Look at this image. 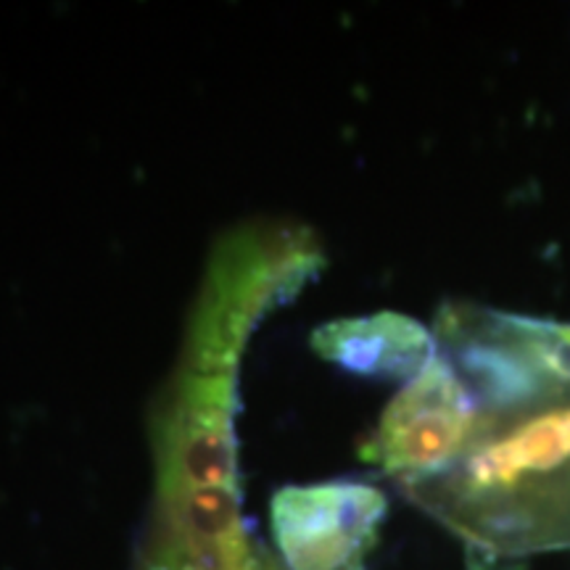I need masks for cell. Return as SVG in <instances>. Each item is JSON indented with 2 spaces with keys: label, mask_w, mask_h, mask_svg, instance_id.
<instances>
[{
  "label": "cell",
  "mask_w": 570,
  "mask_h": 570,
  "mask_svg": "<svg viewBox=\"0 0 570 570\" xmlns=\"http://www.w3.org/2000/svg\"><path fill=\"white\" fill-rule=\"evenodd\" d=\"M481 428V412L452 365L436 352L423 373L391 399L362 458L404 489L452 468Z\"/></svg>",
  "instance_id": "cell-1"
},
{
  "label": "cell",
  "mask_w": 570,
  "mask_h": 570,
  "mask_svg": "<svg viewBox=\"0 0 570 570\" xmlns=\"http://www.w3.org/2000/svg\"><path fill=\"white\" fill-rule=\"evenodd\" d=\"M433 338L439 354L473 396L481 417L502 420L560 394L562 386L525 344L515 315L444 304Z\"/></svg>",
  "instance_id": "cell-2"
},
{
  "label": "cell",
  "mask_w": 570,
  "mask_h": 570,
  "mask_svg": "<svg viewBox=\"0 0 570 570\" xmlns=\"http://www.w3.org/2000/svg\"><path fill=\"white\" fill-rule=\"evenodd\" d=\"M386 497L362 481L285 487L273 497V537L285 570H367Z\"/></svg>",
  "instance_id": "cell-3"
},
{
  "label": "cell",
  "mask_w": 570,
  "mask_h": 570,
  "mask_svg": "<svg viewBox=\"0 0 570 570\" xmlns=\"http://www.w3.org/2000/svg\"><path fill=\"white\" fill-rule=\"evenodd\" d=\"M309 344L346 373L391 383H410L439 352L433 333L399 312L333 320L312 333Z\"/></svg>",
  "instance_id": "cell-4"
},
{
  "label": "cell",
  "mask_w": 570,
  "mask_h": 570,
  "mask_svg": "<svg viewBox=\"0 0 570 570\" xmlns=\"http://www.w3.org/2000/svg\"><path fill=\"white\" fill-rule=\"evenodd\" d=\"M468 568L470 570H523L515 560L491 558V554L473 552V550H468Z\"/></svg>",
  "instance_id": "cell-5"
}]
</instances>
